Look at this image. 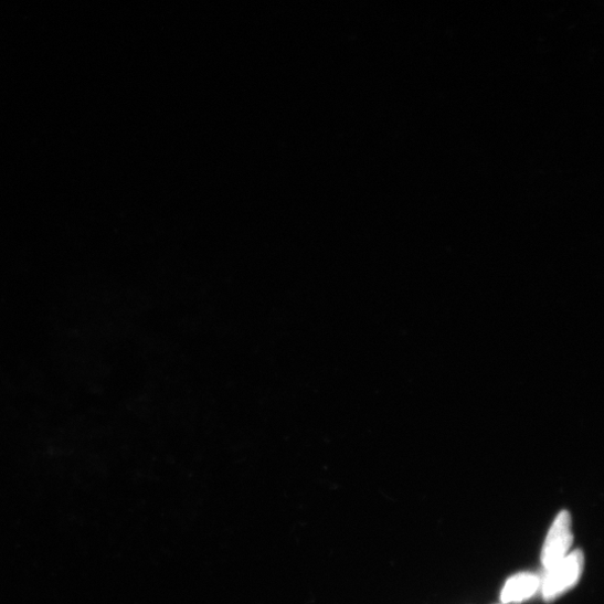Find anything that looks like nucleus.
<instances>
[{"label": "nucleus", "mask_w": 604, "mask_h": 604, "mask_svg": "<svg viewBox=\"0 0 604 604\" xmlns=\"http://www.w3.org/2000/svg\"><path fill=\"white\" fill-rule=\"evenodd\" d=\"M573 542L571 516L562 511L554 521L544 543L542 563L545 571L561 562Z\"/></svg>", "instance_id": "2"}, {"label": "nucleus", "mask_w": 604, "mask_h": 604, "mask_svg": "<svg viewBox=\"0 0 604 604\" xmlns=\"http://www.w3.org/2000/svg\"><path fill=\"white\" fill-rule=\"evenodd\" d=\"M583 569L584 555L577 550L548 570L541 582L544 600L552 602L571 590L579 582Z\"/></svg>", "instance_id": "1"}, {"label": "nucleus", "mask_w": 604, "mask_h": 604, "mask_svg": "<svg viewBox=\"0 0 604 604\" xmlns=\"http://www.w3.org/2000/svg\"><path fill=\"white\" fill-rule=\"evenodd\" d=\"M541 587V579L533 573L511 576L501 590L502 603H521L531 598Z\"/></svg>", "instance_id": "3"}]
</instances>
